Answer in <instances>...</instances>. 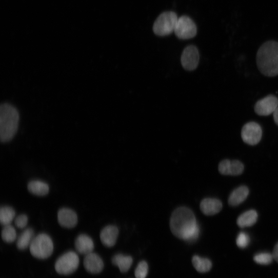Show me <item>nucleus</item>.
Wrapping results in <instances>:
<instances>
[{"instance_id": "f257e3e1", "label": "nucleus", "mask_w": 278, "mask_h": 278, "mask_svg": "<svg viewBox=\"0 0 278 278\" xmlns=\"http://www.w3.org/2000/svg\"><path fill=\"white\" fill-rule=\"evenodd\" d=\"M170 226L176 237L189 243L196 241L200 234V228L195 215L187 207H180L174 211Z\"/></svg>"}, {"instance_id": "f03ea898", "label": "nucleus", "mask_w": 278, "mask_h": 278, "mask_svg": "<svg viewBox=\"0 0 278 278\" xmlns=\"http://www.w3.org/2000/svg\"><path fill=\"white\" fill-rule=\"evenodd\" d=\"M256 64L264 75L273 77L278 75V43L269 41L264 43L256 54Z\"/></svg>"}, {"instance_id": "7ed1b4c3", "label": "nucleus", "mask_w": 278, "mask_h": 278, "mask_svg": "<svg viewBox=\"0 0 278 278\" xmlns=\"http://www.w3.org/2000/svg\"><path fill=\"white\" fill-rule=\"evenodd\" d=\"M19 113L13 105L4 103L0 107V139L2 143L12 140L18 128Z\"/></svg>"}, {"instance_id": "20e7f679", "label": "nucleus", "mask_w": 278, "mask_h": 278, "mask_svg": "<svg viewBox=\"0 0 278 278\" xmlns=\"http://www.w3.org/2000/svg\"><path fill=\"white\" fill-rule=\"evenodd\" d=\"M30 250L35 257L45 260L49 258L54 251V244L51 237L46 233H40L35 236L31 243Z\"/></svg>"}, {"instance_id": "39448f33", "label": "nucleus", "mask_w": 278, "mask_h": 278, "mask_svg": "<svg viewBox=\"0 0 278 278\" xmlns=\"http://www.w3.org/2000/svg\"><path fill=\"white\" fill-rule=\"evenodd\" d=\"M178 18L172 12H165L157 19L153 26L155 34L160 36H165L174 32Z\"/></svg>"}, {"instance_id": "423d86ee", "label": "nucleus", "mask_w": 278, "mask_h": 278, "mask_svg": "<svg viewBox=\"0 0 278 278\" xmlns=\"http://www.w3.org/2000/svg\"><path fill=\"white\" fill-rule=\"evenodd\" d=\"M79 265L80 259L77 254L73 251H69L57 260L55 268L59 274L69 275L77 269Z\"/></svg>"}, {"instance_id": "0eeeda50", "label": "nucleus", "mask_w": 278, "mask_h": 278, "mask_svg": "<svg viewBox=\"0 0 278 278\" xmlns=\"http://www.w3.org/2000/svg\"><path fill=\"white\" fill-rule=\"evenodd\" d=\"M174 32L181 39H189L194 37L197 34V28L193 21L187 16L178 18Z\"/></svg>"}, {"instance_id": "6e6552de", "label": "nucleus", "mask_w": 278, "mask_h": 278, "mask_svg": "<svg viewBox=\"0 0 278 278\" xmlns=\"http://www.w3.org/2000/svg\"><path fill=\"white\" fill-rule=\"evenodd\" d=\"M262 130L256 123L251 122L246 124L241 131V136L243 142L249 145H257L261 140Z\"/></svg>"}, {"instance_id": "1a4fd4ad", "label": "nucleus", "mask_w": 278, "mask_h": 278, "mask_svg": "<svg viewBox=\"0 0 278 278\" xmlns=\"http://www.w3.org/2000/svg\"><path fill=\"white\" fill-rule=\"evenodd\" d=\"M200 61L198 49L194 46L187 47L183 51L181 62L185 69L192 71L196 69Z\"/></svg>"}, {"instance_id": "9d476101", "label": "nucleus", "mask_w": 278, "mask_h": 278, "mask_svg": "<svg viewBox=\"0 0 278 278\" xmlns=\"http://www.w3.org/2000/svg\"><path fill=\"white\" fill-rule=\"evenodd\" d=\"M278 107V99L273 95H268L259 100L255 104L254 111L261 116H268L273 114Z\"/></svg>"}, {"instance_id": "9b49d317", "label": "nucleus", "mask_w": 278, "mask_h": 278, "mask_svg": "<svg viewBox=\"0 0 278 278\" xmlns=\"http://www.w3.org/2000/svg\"><path fill=\"white\" fill-rule=\"evenodd\" d=\"M57 220L62 227L68 229L74 228L78 223V216L76 212L68 208H63L58 211Z\"/></svg>"}, {"instance_id": "f8f14e48", "label": "nucleus", "mask_w": 278, "mask_h": 278, "mask_svg": "<svg viewBox=\"0 0 278 278\" xmlns=\"http://www.w3.org/2000/svg\"><path fill=\"white\" fill-rule=\"evenodd\" d=\"M243 164L238 161L224 160L219 166V172L223 175L237 176L244 171Z\"/></svg>"}, {"instance_id": "ddd939ff", "label": "nucleus", "mask_w": 278, "mask_h": 278, "mask_svg": "<svg viewBox=\"0 0 278 278\" xmlns=\"http://www.w3.org/2000/svg\"><path fill=\"white\" fill-rule=\"evenodd\" d=\"M84 265L86 270L92 274L100 273L104 267L102 259L99 255L93 252L85 255Z\"/></svg>"}, {"instance_id": "4468645a", "label": "nucleus", "mask_w": 278, "mask_h": 278, "mask_svg": "<svg viewBox=\"0 0 278 278\" xmlns=\"http://www.w3.org/2000/svg\"><path fill=\"white\" fill-rule=\"evenodd\" d=\"M119 231L117 227L109 225L104 227L100 233L102 244L107 247H112L116 244Z\"/></svg>"}, {"instance_id": "2eb2a0df", "label": "nucleus", "mask_w": 278, "mask_h": 278, "mask_svg": "<svg viewBox=\"0 0 278 278\" xmlns=\"http://www.w3.org/2000/svg\"><path fill=\"white\" fill-rule=\"evenodd\" d=\"M74 244L77 251L85 255L92 252L94 248L92 239L85 234L79 235L76 237Z\"/></svg>"}, {"instance_id": "dca6fc26", "label": "nucleus", "mask_w": 278, "mask_h": 278, "mask_svg": "<svg viewBox=\"0 0 278 278\" xmlns=\"http://www.w3.org/2000/svg\"><path fill=\"white\" fill-rule=\"evenodd\" d=\"M223 205L219 200L207 198L204 199L200 204L202 212L206 215L211 216L219 213L222 210Z\"/></svg>"}, {"instance_id": "f3484780", "label": "nucleus", "mask_w": 278, "mask_h": 278, "mask_svg": "<svg viewBox=\"0 0 278 278\" xmlns=\"http://www.w3.org/2000/svg\"><path fill=\"white\" fill-rule=\"evenodd\" d=\"M249 191L248 188L244 186L235 189L230 194L228 203L231 206H237L244 202L247 198Z\"/></svg>"}, {"instance_id": "a211bd4d", "label": "nucleus", "mask_w": 278, "mask_h": 278, "mask_svg": "<svg viewBox=\"0 0 278 278\" xmlns=\"http://www.w3.org/2000/svg\"><path fill=\"white\" fill-rule=\"evenodd\" d=\"M35 237L34 231L31 228L26 229L17 240L16 246L18 249L24 250L30 247Z\"/></svg>"}, {"instance_id": "6ab92c4d", "label": "nucleus", "mask_w": 278, "mask_h": 278, "mask_svg": "<svg viewBox=\"0 0 278 278\" xmlns=\"http://www.w3.org/2000/svg\"><path fill=\"white\" fill-rule=\"evenodd\" d=\"M28 189L31 193L38 196H46L50 190L49 186L46 183L39 180L31 181L28 184Z\"/></svg>"}, {"instance_id": "aec40b11", "label": "nucleus", "mask_w": 278, "mask_h": 278, "mask_svg": "<svg viewBox=\"0 0 278 278\" xmlns=\"http://www.w3.org/2000/svg\"><path fill=\"white\" fill-rule=\"evenodd\" d=\"M257 217L256 211H247L239 216L237 220V224L241 228L251 227L256 223Z\"/></svg>"}, {"instance_id": "412c9836", "label": "nucleus", "mask_w": 278, "mask_h": 278, "mask_svg": "<svg viewBox=\"0 0 278 278\" xmlns=\"http://www.w3.org/2000/svg\"><path fill=\"white\" fill-rule=\"evenodd\" d=\"M133 262L131 256L122 254H117L112 259V263L117 266L122 272H127L130 268Z\"/></svg>"}, {"instance_id": "4be33fe9", "label": "nucleus", "mask_w": 278, "mask_h": 278, "mask_svg": "<svg viewBox=\"0 0 278 278\" xmlns=\"http://www.w3.org/2000/svg\"><path fill=\"white\" fill-rule=\"evenodd\" d=\"M192 261L193 266L199 272L205 273L208 272L212 266V262L210 260L198 255H194Z\"/></svg>"}, {"instance_id": "5701e85b", "label": "nucleus", "mask_w": 278, "mask_h": 278, "mask_svg": "<svg viewBox=\"0 0 278 278\" xmlns=\"http://www.w3.org/2000/svg\"><path fill=\"white\" fill-rule=\"evenodd\" d=\"M16 218L15 210L10 206H3L0 209V223L6 226L11 225Z\"/></svg>"}, {"instance_id": "b1692460", "label": "nucleus", "mask_w": 278, "mask_h": 278, "mask_svg": "<svg viewBox=\"0 0 278 278\" xmlns=\"http://www.w3.org/2000/svg\"><path fill=\"white\" fill-rule=\"evenodd\" d=\"M2 236L4 241L9 244L14 242L17 237L16 230L11 224L4 226Z\"/></svg>"}, {"instance_id": "393cba45", "label": "nucleus", "mask_w": 278, "mask_h": 278, "mask_svg": "<svg viewBox=\"0 0 278 278\" xmlns=\"http://www.w3.org/2000/svg\"><path fill=\"white\" fill-rule=\"evenodd\" d=\"M254 262L259 264L266 265L270 264L273 260L272 254L261 252L255 254L253 257Z\"/></svg>"}, {"instance_id": "a878e982", "label": "nucleus", "mask_w": 278, "mask_h": 278, "mask_svg": "<svg viewBox=\"0 0 278 278\" xmlns=\"http://www.w3.org/2000/svg\"><path fill=\"white\" fill-rule=\"evenodd\" d=\"M149 267L147 262L143 261L136 266L134 275L136 278H146L148 274Z\"/></svg>"}, {"instance_id": "bb28decb", "label": "nucleus", "mask_w": 278, "mask_h": 278, "mask_svg": "<svg viewBox=\"0 0 278 278\" xmlns=\"http://www.w3.org/2000/svg\"><path fill=\"white\" fill-rule=\"evenodd\" d=\"M236 243L239 248H245L250 243V237L246 233L240 232L237 237Z\"/></svg>"}, {"instance_id": "cd10ccee", "label": "nucleus", "mask_w": 278, "mask_h": 278, "mask_svg": "<svg viewBox=\"0 0 278 278\" xmlns=\"http://www.w3.org/2000/svg\"><path fill=\"white\" fill-rule=\"evenodd\" d=\"M28 217L27 215L21 214L15 219V224L19 229H25L28 224Z\"/></svg>"}, {"instance_id": "c85d7f7f", "label": "nucleus", "mask_w": 278, "mask_h": 278, "mask_svg": "<svg viewBox=\"0 0 278 278\" xmlns=\"http://www.w3.org/2000/svg\"><path fill=\"white\" fill-rule=\"evenodd\" d=\"M272 254L273 260L278 263V242L275 245Z\"/></svg>"}, {"instance_id": "c756f323", "label": "nucleus", "mask_w": 278, "mask_h": 278, "mask_svg": "<svg viewBox=\"0 0 278 278\" xmlns=\"http://www.w3.org/2000/svg\"><path fill=\"white\" fill-rule=\"evenodd\" d=\"M273 116L275 123L278 125V107L273 113Z\"/></svg>"}]
</instances>
